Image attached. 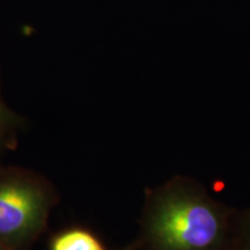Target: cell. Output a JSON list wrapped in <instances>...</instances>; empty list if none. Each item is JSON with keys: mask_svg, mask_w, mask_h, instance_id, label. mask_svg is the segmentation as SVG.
I'll list each match as a JSON object with an SVG mask.
<instances>
[{"mask_svg": "<svg viewBox=\"0 0 250 250\" xmlns=\"http://www.w3.org/2000/svg\"><path fill=\"white\" fill-rule=\"evenodd\" d=\"M15 129L0 123V154L9 148H13L17 138H15Z\"/></svg>", "mask_w": 250, "mask_h": 250, "instance_id": "cell-5", "label": "cell"}, {"mask_svg": "<svg viewBox=\"0 0 250 250\" xmlns=\"http://www.w3.org/2000/svg\"><path fill=\"white\" fill-rule=\"evenodd\" d=\"M49 250H105L100 240L89 230L71 227L52 236Z\"/></svg>", "mask_w": 250, "mask_h": 250, "instance_id": "cell-3", "label": "cell"}, {"mask_svg": "<svg viewBox=\"0 0 250 250\" xmlns=\"http://www.w3.org/2000/svg\"><path fill=\"white\" fill-rule=\"evenodd\" d=\"M0 123L7 125V126L15 130L21 124L20 117L6 105L5 101L1 98V94H0Z\"/></svg>", "mask_w": 250, "mask_h": 250, "instance_id": "cell-4", "label": "cell"}, {"mask_svg": "<svg viewBox=\"0 0 250 250\" xmlns=\"http://www.w3.org/2000/svg\"><path fill=\"white\" fill-rule=\"evenodd\" d=\"M57 195L34 171L0 165V243L22 250L44 232Z\"/></svg>", "mask_w": 250, "mask_h": 250, "instance_id": "cell-1", "label": "cell"}, {"mask_svg": "<svg viewBox=\"0 0 250 250\" xmlns=\"http://www.w3.org/2000/svg\"><path fill=\"white\" fill-rule=\"evenodd\" d=\"M0 250H5V249H4V247L1 246V243H0Z\"/></svg>", "mask_w": 250, "mask_h": 250, "instance_id": "cell-6", "label": "cell"}, {"mask_svg": "<svg viewBox=\"0 0 250 250\" xmlns=\"http://www.w3.org/2000/svg\"><path fill=\"white\" fill-rule=\"evenodd\" d=\"M147 233L164 250H206L223 230L220 214L204 199L170 195L156 201L147 214Z\"/></svg>", "mask_w": 250, "mask_h": 250, "instance_id": "cell-2", "label": "cell"}]
</instances>
